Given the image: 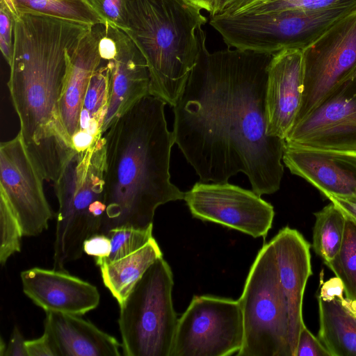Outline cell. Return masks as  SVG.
Returning <instances> with one entry per match:
<instances>
[{
  "label": "cell",
  "mask_w": 356,
  "mask_h": 356,
  "mask_svg": "<svg viewBox=\"0 0 356 356\" xmlns=\"http://www.w3.org/2000/svg\"><path fill=\"white\" fill-rule=\"evenodd\" d=\"M200 50L173 106V134L203 182H227L239 172L257 195L280 187L285 140L266 132V91L273 55L227 47Z\"/></svg>",
  "instance_id": "1"
},
{
  "label": "cell",
  "mask_w": 356,
  "mask_h": 356,
  "mask_svg": "<svg viewBox=\"0 0 356 356\" xmlns=\"http://www.w3.org/2000/svg\"><path fill=\"white\" fill-rule=\"evenodd\" d=\"M13 47L7 83L19 134L44 179L56 181L76 152L59 102L70 55L93 25L11 3Z\"/></svg>",
  "instance_id": "2"
},
{
  "label": "cell",
  "mask_w": 356,
  "mask_h": 356,
  "mask_svg": "<svg viewBox=\"0 0 356 356\" xmlns=\"http://www.w3.org/2000/svg\"><path fill=\"white\" fill-rule=\"evenodd\" d=\"M163 99L147 95L120 115L103 134L106 212L100 234L118 227L153 225L160 205L184 199L170 181L175 143Z\"/></svg>",
  "instance_id": "3"
},
{
  "label": "cell",
  "mask_w": 356,
  "mask_h": 356,
  "mask_svg": "<svg viewBox=\"0 0 356 356\" xmlns=\"http://www.w3.org/2000/svg\"><path fill=\"white\" fill-rule=\"evenodd\" d=\"M128 19L126 33L148 65L149 95L173 107L197 60L207 18L188 0H129Z\"/></svg>",
  "instance_id": "4"
},
{
  "label": "cell",
  "mask_w": 356,
  "mask_h": 356,
  "mask_svg": "<svg viewBox=\"0 0 356 356\" xmlns=\"http://www.w3.org/2000/svg\"><path fill=\"white\" fill-rule=\"evenodd\" d=\"M104 139L76 152L54 181L58 209L54 243L53 266H65L81 258L84 241L101 233L106 212Z\"/></svg>",
  "instance_id": "5"
},
{
  "label": "cell",
  "mask_w": 356,
  "mask_h": 356,
  "mask_svg": "<svg viewBox=\"0 0 356 356\" xmlns=\"http://www.w3.org/2000/svg\"><path fill=\"white\" fill-rule=\"evenodd\" d=\"M171 268L156 259L120 304L118 326L125 356H170L178 322Z\"/></svg>",
  "instance_id": "6"
},
{
  "label": "cell",
  "mask_w": 356,
  "mask_h": 356,
  "mask_svg": "<svg viewBox=\"0 0 356 356\" xmlns=\"http://www.w3.org/2000/svg\"><path fill=\"white\" fill-rule=\"evenodd\" d=\"M354 9L339 7L319 10L218 14L210 17L209 24L229 48L273 55L284 49H305Z\"/></svg>",
  "instance_id": "7"
},
{
  "label": "cell",
  "mask_w": 356,
  "mask_h": 356,
  "mask_svg": "<svg viewBox=\"0 0 356 356\" xmlns=\"http://www.w3.org/2000/svg\"><path fill=\"white\" fill-rule=\"evenodd\" d=\"M244 337L238 356H292L289 309L272 243L258 252L238 300Z\"/></svg>",
  "instance_id": "8"
},
{
  "label": "cell",
  "mask_w": 356,
  "mask_h": 356,
  "mask_svg": "<svg viewBox=\"0 0 356 356\" xmlns=\"http://www.w3.org/2000/svg\"><path fill=\"white\" fill-rule=\"evenodd\" d=\"M243 337V318L238 300L195 296L178 318L170 356L237 354Z\"/></svg>",
  "instance_id": "9"
},
{
  "label": "cell",
  "mask_w": 356,
  "mask_h": 356,
  "mask_svg": "<svg viewBox=\"0 0 356 356\" xmlns=\"http://www.w3.org/2000/svg\"><path fill=\"white\" fill-rule=\"evenodd\" d=\"M302 56L304 88L294 124L356 72V8L303 49Z\"/></svg>",
  "instance_id": "10"
},
{
  "label": "cell",
  "mask_w": 356,
  "mask_h": 356,
  "mask_svg": "<svg viewBox=\"0 0 356 356\" xmlns=\"http://www.w3.org/2000/svg\"><path fill=\"white\" fill-rule=\"evenodd\" d=\"M44 180L19 132L1 143L0 195L8 202L25 236L40 234L53 216Z\"/></svg>",
  "instance_id": "11"
},
{
  "label": "cell",
  "mask_w": 356,
  "mask_h": 356,
  "mask_svg": "<svg viewBox=\"0 0 356 356\" xmlns=\"http://www.w3.org/2000/svg\"><path fill=\"white\" fill-rule=\"evenodd\" d=\"M194 218L222 225L254 238L272 227L273 207L252 190L227 182H196L184 199Z\"/></svg>",
  "instance_id": "12"
},
{
  "label": "cell",
  "mask_w": 356,
  "mask_h": 356,
  "mask_svg": "<svg viewBox=\"0 0 356 356\" xmlns=\"http://www.w3.org/2000/svg\"><path fill=\"white\" fill-rule=\"evenodd\" d=\"M285 142L309 149L356 153V72L296 123Z\"/></svg>",
  "instance_id": "13"
},
{
  "label": "cell",
  "mask_w": 356,
  "mask_h": 356,
  "mask_svg": "<svg viewBox=\"0 0 356 356\" xmlns=\"http://www.w3.org/2000/svg\"><path fill=\"white\" fill-rule=\"evenodd\" d=\"M99 49L111 70V90L102 134L120 115L149 95L150 75L143 52L124 31L108 24L97 25Z\"/></svg>",
  "instance_id": "14"
},
{
  "label": "cell",
  "mask_w": 356,
  "mask_h": 356,
  "mask_svg": "<svg viewBox=\"0 0 356 356\" xmlns=\"http://www.w3.org/2000/svg\"><path fill=\"white\" fill-rule=\"evenodd\" d=\"M304 88L302 49L273 55L266 91L267 134L285 140L298 113Z\"/></svg>",
  "instance_id": "15"
},
{
  "label": "cell",
  "mask_w": 356,
  "mask_h": 356,
  "mask_svg": "<svg viewBox=\"0 0 356 356\" xmlns=\"http://www.w3.org/2000/svg\"><path fill=\"white\" fill-rule=\"evenodd\" d=\"M282 161L292 174L327 198L356 197V153L309 149L285 142Z\"/></svg>",
  "instance_id": "16"
},
{
  "label": "cell",
  "mask_w": 356,
  "mask_h": 356,
  "mask_svg": "<svg viewBox=\"0 0 356 356\" xmlns=\"http://www.w3.org/2000/svg\"><path fill=\"white\" fill-rule=\"evenodd\" d=\"M20 277L24 294L45 312L82 316L100 302L95 286L67 270L33 267L22 271Z\"/></svg>",
  "instance_id": "17"
},
{
  "label": "cell",
  "mask_w": 356,
  "mask_h": 356,
  "mask_svg": "<svg viewBox=\"0 0 356 356\" xmlns=\"http://www.w3.org/2000/svg\"><path fill=\"white\" fill-rule=\"evenodd\" d=\"M280 281L289 309V341L295 356L298 336L305 325L302 318L304 292L312 275L309 243L296 229L283 227L272 238Z\"/></svg>",
  "instance_id": "18"
},
{
  "label": "cell",
  "mask_w": 356,
  "mask_h": 356,
  "mask_svg": "<svg viewBox=\"0 0 356 356\" xmlns=\"http://www.w3.org/2000/svg\"><path fill=\"white\" fill-rule=\"evenodd\" d=\"M102 60L99 33L95 24L82 38L70 55L60 99L61 122L71 141L79 129L81 106L90 80Z\"/></svg>",
  "instance_id": "19"
},
{
  "label": "cell",
  "mask_w": 356,
  "mask_h": 356,
  "mask_svg": "<svg viewBox=\"0 0 356 356\" xmlns=\"http://www.w3.org/2000/svg\"><path fill=\"white\" fill-rule=\"evenodd\" d=\"M46 331L59 356H120L122 343L80 316L46 312Z\"/></svg>",
  "instance_id": "20"
},
{
  "label": "cell",
  "mask_w": 356,
  "mask_h": 356,
  "mask_svg": "<svg viewBox=\"0 0 356 356\" xmlns=\"http://www.w3.org/2000/svg\"><path fill=\"white\" fill-rule=\"evenodd\" d=\"M318 302V339L330 356H356V305L346 297Z\"/></svg>",
  "instance_id": "21"
},
{
  "label": "cell",
  "mask_w": 356,
  "mask_h": 356,
  "mask_svg": "<svg viewBox=\"0 0 356 356\" xmlns=\"http://www.w3.org/2000/svg\"><path fill=\"white\" fill-rule=\"evenodd\" d=\"M111 81V65L102 59L90 80L81 106L79 129L72 138L73 147L77 152L90 147L102 135Z\"/></svg>",
  "instance_id": "22"
},
{
  "label": "cell",
  "mask_w": 356,
  "mask_h": 356,
  "mask_svg": "<svg viewBox=\"0 0 356 356\" xmlns=\"http://www.w3.org/2000/svg\"><path fill=\"white\" fill-rule=\"evenodd\" d=\"M161 257L162 252L153 237L138 250L101 266L104 284L120 305L149 267Z\"/></svg>",
  "instance_id": "23"
},
{
  "label": "cell",
  "mask_w": 356,
  "mask_h": 356,
  "mask_svg": "<svg viewBox=\"0 0 356 356\" xmlns=\"http://www.w3.org/2000/svg\"><path fill=\"white\" fill-rule=\"evenodd\" d=\"M312 248L324 263L332 260L339 251L344 236L346 217L332 202L315 212Z\"/></svg>",
  "instance_id": "24"
},
{
  "label": "cell",
  "mask_w": 356,
  "mask_h": 356,
  "mask_svg": "<svg viewBox=\"0 0 356 356\" xmlns=\"http://www.w3.org/2000/svg\"><path fill=\"white\" fill-rule=\"evenodd\" d=\"M356 8V0H236L221 14L264 13L284 10H319Z\"/></svg>",
  "instance_id": "25"
},
{
  "label": "cell",
  "mask_w": 356,
  "mask_h": 356,
  "mask_svg": "<svg viewBox=\"0 0 356 356\" xmlns=\"http://www.w3.org/2000/svg\"><path fill=\"white\" fill-rule=\"evenodd\" d=\"M325 264L343 282L346 298L356 305V222L346 217L343 240L335 257Z\"/></svg>",
  "instance_id": "26"
},
{
  "label": "cell",
  "mask_w": 356,
  "mask_h": 356,
  "mask_svg": "<svg viewBox=\"0 0 356 356\" xmlns=\"http://www.w3.org/2000/svg\"><path fill=\"white\" fill-rule=\"evenodd\" d=\"M20 8L89 25L106 24L83 0H14Z\"/></svg>",
  "instance_id": "27"
},
{
  "label": "cell",
  "mask_w": 356,
  "mask_h": 356,
  "mask_svg": "<svg viewBox=\"0 0 356 356\" xmlns=\"http://www.w3.org/2000/svg\"><path fill=\"white\" fill-rule=\"evenodd\" d=\"M152 230L153 225L146 228L121 226L111 229L108 233L111 243V253L99 266L125 257L144 246L153 238Z\"/></svg>",
  "instance_id": "28"
},
{
  "label": "cell",
  "mask_w": 356,
  "mask_h": 356,
  "mask_svg": "<svg viewBox=\"0 0 356 356\" xmlns=\"http://www.w3.org/2000/svg\"><path fill=\"white\" fill-rule=\"evenodd\" d=\"M24 236L20 224L5 197L0 195V264L21 250Z\"/></svg>",
  "instance_id": "29"
},
{
  "label": "cell",
  "mask_w": 356,
  "mask_h": 356,
  "mask_svg": "<svg viewBox=\"0 0 356 356\" xmlns=\"http://www.w3.org/2000/svg\"><path fill=\"white\" fill-rule=\"evenodd\" d=\"M106 24L124 31L129 30V0H83Z\"/></svg>",
  "instance_id": "30"
},
{
  "label": "cell",
  "mask_w": 356,
  "mask_h": 356,
  "mask_svg": "<svg viewBox=\"0 0 356 356\" xmlns=\"http://www.w3.org/2000/svg\"><path fill=\"white\" fill-rule=\"evenodd\" d=\"M14 17L10 0H0V49L10 63L13 47Z\"/></svg>",
  "instance_id": "31"
},
{
  "label": "cell",
  "mask_w": 356,
  "mask_h": 356,
  "mask_svg": "<svg viewBox=\"0 0 356 356\" xmlns=\"http://www.w3.org/2000/svg\"><path fill=\"white\" fill-rule=\"evenodd\" d=\"M295 356H330V354L305 324L298 336Z\"/></svg>",
  "instance_id": "32"
},
{
  "label": "cell",
  "mask_w": 356,
  "mask_h": 356,
  "mask_svg": "<svg viewBox=\"0 0 356 356\" xmlns=\"http://www.w3.org/2000/svg\"><path fill=\"white\" fill-rule=\"evenodd\" d=\"M83 250L86 254L95 258V263L99 266L111 253L110 237L100 233L94 234L84 241Z\"/></svg>",
  "instance_id": "33"
},
{
  "label": "cell",
  "mask_w": 356,
  "mask_h": 356,
  "mask_svg": "<svg viewBox=\"0 0 356 356\" xmlns=\"http://www.w3.org/2000/svg\"><path fill=\"white\" fill-rule=\"evenodd\" d=\"M25 344L28 356H59L54 341L46 331L39 338L26 340Z\"/></svg>",
  "instance_id": "34"
},
{
  "label": "cell",
  "mask_w": 356,
  "mask_h": 356,
  "mask_svg": "<svg viewBox=\"0 0 356 356\" xmlns=\"http://www.w3.org/2000/svg\"><path fill=\"white\" fill-rule=\"evenodd\" d=\"M343 293V282L338 277L335 276L321 284L318 298L324 300H332L335 298L342 300L344 298Z\"/></svg>",
  "instance_id": "35"
},
{
  "label": "cell",
  "mask_w": 356,
  "mask_h": 356,
  "mask_svg": "<svg viewBox=\"0 0 356 356\" xmlns=\"http://www.w3.org/2000/svg\"><path fill=\"white\" fill-rule=\"evenodd\" d=\"M25 341L19 327L15 325L3 356H28Z\"/></svg>",
  "instance_id": "36"
},
{
  "label": "cell",
  "mask_w": 356,
  "mask_h": 356,
  "mask_svg": "<svg viewBox=\"0 0 356 356\" xmlns=\"http://www.w3.org/2000/svg\"><path fill=\"white\" fill-rule=\"evenodd\" d=\"M334 203L347 217L356 222V197H327Z\"/></svg>",
  "instance_id": "37"
},
{
  "label": "cell",
  "mask_w": 356,
  "mask_h": 356,
  "mask_svg": "<svg viewBox=\"0 0 356 356\" xmlns=\"http://www.w3.org/2000/svg\"><path fill=\"white\" fill-rule=\"evenodd\" d=\"M236 0H213V11L210 17L222 13Z\"/></svg>",
  "instance_id": "38"
},
{
  "label": "cell",
  "mask_w": 356,
  "mask_h": 356,
  "mask_svg": "<svg viewBox=\"0 0 356 356\" xmlns=\"http://www.w3.org/2000/svg\"><path fill=\"white\" fill-rule=\"evenodd\" d=\"M201 10L209 12L210 15L213 11V0H188Z\"/></svg>",
  "instance_id": "39"
},
{
  "label": "cell",
  "mask_w": 356,
  "mask_h": 356,
  "mask_svg": "<svg viewBox=\"0 0 356 356\" xmlns=\"http://www.w3.org/2000/svg\"><path fill=\"white\" fill-rule=\"evenodd\" d=\"M6 348V345L2 337H1V341H0V356H3L4 353Z\"/></svg>",
  "instance_id": "40"
}]
</instances>
